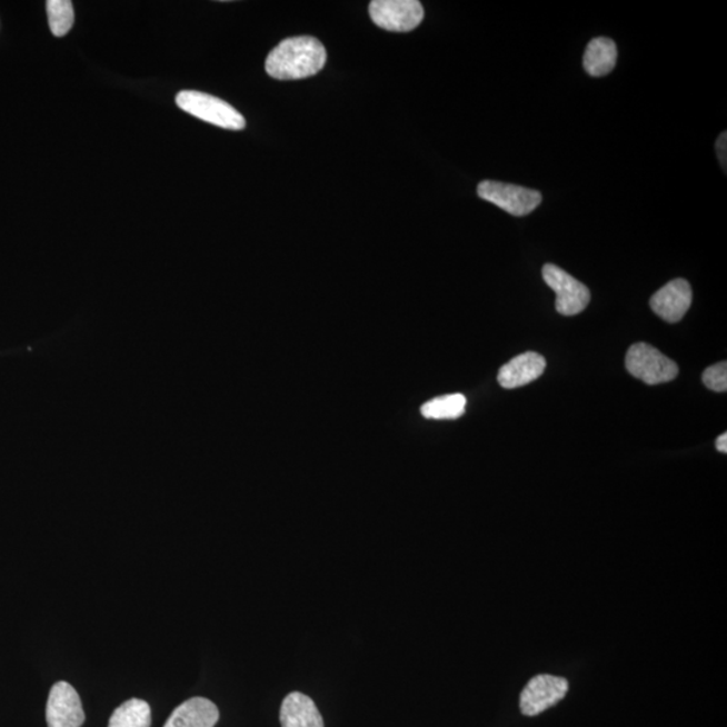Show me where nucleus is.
I'll use <instances>...</instances> for the list:
<instances>
[{
  "instance_id": "18",
  "label": "nucleus",
  "mask_w": 727,
  "mask_h": 727,
  "mask_svg": "<svg viewBox=\"0 0 727 727\" xmlns=\"http://www.w3.org/2000/svg\"><path fill=\"white\" fill-rule=\"evenodd\" d=\"M717 155L719 158L720 166H723V169L726 173V161H727V133L723 132L720 133L718 140H717Z\"/></svg>"
},
{
  "instance_id": "1",
  "label": "nucleus",
  "mask_w": 727,
  "mask_h": 727,
  "mask_svg": "<svg viewBox=\"0 0 727 727\" xmlns=\"http://www.w3.org/2000/svg\"><path fill=\"white\" fill-rule=\"evenodd\" d=\"M327 62V50L315 37L287 38L267 56V73L276 80H302L317 74Z\"/></svg>"
},
{
  "instance_id": "11",
  "label": "nucleus",
  "mask_w": 727,
  "mask_h": 727,
  "mask_svg": "<svg viewBox=\"0 0 727 727\" xmlns=\"http://www.w3.org/2000/svg\"><path fill=\"white\" fill-rule=\"evenodd\" d=\"M219 718L220 711L212 700L196 697L178 706L163 727H215Z\"/></svg>"
},
{
  "instance_id": "7",
  "label": "nucleus",
  "mask_w": 727,
  "mask_h": 727,
  "mask_svg": "<svg viewBox=\"0 0 727 727\" xmlns=\"http://www.w3.org/2000/svg\"><path fill=\"white\" fill-rule=\"evenodd\" d=\"M569 691V681L554 675H538L528 681L520 694V710L527 717L539 714L559 704Z\"/></svg>"
},
{
  "instance_id": "17",
  "label": "nucleus",
  "mask_w": 727,
  "mask_h": 727,
  "mask_svg": "<svg viewBox=\"0 0 727 727\" xmlns=\"http://www.w3.org/2000/svg\"><path fill=\"white\" fill-rule=\"evenodd\" d=\"M705 386L711 391L726 392L727 391V364L726 361L718 362L716 366L707 368L701 376Z\"/></svg>"
},
{
  "instance_id": "10",
  "label": "nucleus",
  "mask_w": 727,
  "mask_h": 727,
  "mask_svg": "<svg viewBox=\"0 0 727 727\" xmlns=\"http://www.w3.org/2000/svg\"><path fill=\"white\" fill-rule=\"evenodd\" d=\"M546 366L544 356L537 352H526L501 367L497 380L502 388L514 390V388L538 380L544 375Z\"/></svg>"
},
{
  "instance_id": "16",
  "label": "nucleus",
  "mask_w": 727,
  "mask_h": 727,
  "mask_svg": "<svg viewBox=\"0 0 727 727\" xmlns=\"http://www.w3.org/2000/svg\"><path fill=\"white\" fill-rule=\"evenodd\" d=\"M49 28L54 37L67 36L74 23V10L69 0H49L47 3Z\"/></svg>"
},
{
  "instance_id": "19",
  "label": "nucleus",
  "mask_w": 727,
  "mask_h": 727,
  "mask_svg": "<svg viewBox=\"0 0 727 727\" xmlns=\"http://www.w3.org/2000/svg\"><path fill=\"white\" fill-rule=\"evenodd\" d=\"M717 450L720 452H724L726 455L727 452V434L724 432L723 436H719L717 439Z\"/></svg>"
},
{
  "instance_id": "9",
  "label": "nucleus",
  "mask_w": 727,
  "mask_h": 727,
  "mask_svg": "<svg viewBox=\"0 0 727 727\" xmlns=\"http://www.w3.org/2000/svg\"><path fill=\"white\" fill-rule=\"evenodd\" d=\"M650 308L663 320L676 323L686 316L693 303V290L686 279H675L650 298Z\"/></svg>"
},
{
  "instance_id": "12",
  "label": "nucleus",
  "mask_w": 727,
  "mask_h": 727,
  "mask_svg": "<svg viewBox=\"0 0 727 727\" xmlns=\"http://www.w3.org/2000/svg\"><path fill=\"white\" fill-rule=\"evenodd\" d=\"M282 727H325L323 718L315 700L302 693L287 695L280 707Z\"/></svg>"
},
{
  "instance_id": "15",
  "label": "nucleus",
  "mask_w": 727,
  "mask_h": 727,
  "mask_svg": "<svg viewBox=\"0 0 727 727\" xmlns=\"http://www.w3.org/2000/svg\"><path fill=\"white\" fill-rule=\"evenodd\" d=\"M465 408L467 398L462 394H451L427 401L420 412L427 419H457L464 416Z\"/></svg>"
},
{
  "instance_id": "2",
  "label": "nucleus",
  "mask_w": 727,
  "mask_h": 727,
  "mask_svg": "<svg viewBox=\"0 0 727 727\" xmlns=\"http://www.w3.org/2000/svg\"><path fill=\"white\" fill-rule=\"evenodd\" d=\"M176 103L191 117L207 121L209 125L226 130H245L246 119L231 104L212 94L199 91H182L177 94Z\"/></svg>"
},
{
  "instance_id": "13",
  "label": "nucleus",
  "mask_w": 727,
  "mask_h": 727,
  "mask_svg": "<svg viewBox=\"0 0 727 727\" xmlns=\"http://www.w3.org/2000/svg\"><path fill=\"white\" fill-rule=\"evenodd\" d=\"M617 47L614 40L598 37L591 40L585 50L584 68L592 78H604L615 69Z\"/></svg>"
},
{
  "instance_id": "4",
  "label": "nucleus",
  "mask_w": 727,
  "mask_h": 727,
  "mask_svg": "<svg viewBox=\"0 0 727 727\" xmlns=\"http://www.w3.org/2000/svg\"><path fill=\"white\" fill-rule=\"evenodd\" d=\"M477 195L516 217L532 213L541 203V195L538 190L512 183L482 181L478 185Z\"/></svg>"
},
{
  "instance_id": "14",
  "label": "nucleus",
  "mask_w": 727,
  "mask_h": 727,
  "mask_svg": "<svg viewBox=\"0 0 727 727\" xmlns=\"http://www.w3.org/2000/svg\"><path fill=\"white\" fill-rule=\"evenodd\" d=\"M108 727H151V709L148 701L130 699L113 711Z\"/></svg>"
},
{
  "instance_id": "8",
  "label": "nucleus",
  "mask_w": 727,
  "mask_h": 727,
  "mask_svg": "<svg viewBox=\"0 0 727 727\" xmlns=\"http://www.w3.org/2000/svg\"><path fill=\"white\" fill-rule=\"evenodd\" d=\"M84 720L86 714L78 691L67 681H57L48 698V727H81Z\"/></svg>"
},
{
  "instance_id": "5",
  "label": "nucleus",
  "mask_w": 727,
  "mask_h": 727,
  "mask_svg": "<svg viewBox=\"0 0 727 727\" xmlns=\"http://www.w3.org/2000/svg\"><path fill=\"white\" fill-rule=\"evenodd\" d=\"M369 16L381 29L406 33L422 23L425 10L418 0H374Z\"/></svg>"
},
{
  "instance_id": "6",
  "label": "nucleus",
  "mask_w": 727,
  "mask_h": 727,
  "mask_svg": "<svg viewBox=\"0 0 727 727\" xmlns=\"http://www.w3.org/2000/svg\"><path fill=\"white\" fill-rule=\"evenodd\" d=\"M544 279L548 287L557 295V310L559 315L571 317L582 312L590 302L588 287L571 277L569 272L555 265L544 267Z\"/></svg>"
},
{
  "instance_id": "3",
  "label": "nucleus",
  "mask_w": 727,
  "mask_h": 727,
  "mask_svg": "<svg viewBox=\"0 0 727 727\" xmlns=\"http://www.w3.org/2000/svg\"><path fill=\"white\" fill-rule=\"evenodd\" d=\"M625 367L630 375L648 386L673 381L679 375L678 364L646 342H637L629 348Z\"/></svg>"
}]
</instances>
